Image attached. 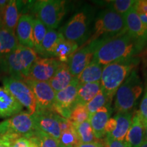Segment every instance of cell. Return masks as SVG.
<instances>
[{"instance_id":"bcb514c9","label":"cell","mask_w":147,"mask_h":147,"mask_svg":"<svg viewBox=\"0 0 147 147\" xmlns=\"http://www.w3.org/2000/svg\"><path fill=\"white\" fill-rule=\"evenodd\" d=\"M140 147H147V141H144V142L142 143V144Z\"/></svg>"},{"instance_id":"52a82bcc","label":"cell","mask_w":147,"mask_h":147,"mask_svg":"<svg viewBox=\"0 0 147 147\" xmlns=\"http://www.w3.org/2000/svg\"><path fill=\"white\" fill-rule=\"evenodd\" d=\"M32 10L48 29L59 26L66 13L65 1L61 0H40L33 2Z\"/></svg>"},{"instance_id":"f6af8a7d","label":"cell","mask_w":147,"mask_h":147,"mask_svg":"<svg viewBox=\"0 0 147 147\" xmlns=\"http://www.w3.org/2000/svg\"><path fill=\"white\" fill-rule=\"evenodd\" d=\"M30 142H31V147H39L35 142H32V141H31V140H30Z\"/></svg>"},{"instance_id":"30bf717a","label":"cell","mask_w":147,"mask_h":147,"mask_svg":"<svg viewBox=\"0 0 147 147\" xmlns=\"http://www.w3.org/2000/svg\"><path fill=\"white\" fill-rule=\"evenodd\" d=\"M30 87L36 103V111H53L55 102V92L49 82L26 79L24 80Z\"/></svg>"},{"instance_id":"ab89813d","label":"cell","mask_w":147,"mask_h":147,"mask_svg":"<svg viewBox=\"0 0 147 147\" xmlns=\"http://www.w3.org/2000/svg\"><path fill=\"white\" fill-rule=\"evenodd\" d=\"M77 147H104L103 142H100V141L90 143H80Z\"/></svg>"},{"instance_id":"1f68e13d","label":"cell","mask_w":147,"mask_h":147,"mask_svg":"<svg viewBox=\"0 0 147 147\" xmlns=\"http://www.w3.org/2000/svg\"><path fill=\"white\" fill-rule=\"evenodd\" d=\"M59 141L60 147H77L80 144L74 127L68 131L61 132Z\"/></svg>"},{"instance_id":"f1b7e54d","label":"cell","mask_w":147,"mask_h":147,"mask_svg":"<svg viewBox=\"0 0 147 147\" xmlns=\"http://www.w3.org/2000/svg\"><path fill=\"white\" fill-rule=\"evenodd\" d=\"M73 125L80 143H90L98 141L95 137L89 120L80 124H73Z\"/></svg>"},{"instance_id":"6da1fadb","label":"cell","mask_w":147,"mask_h":147,"mask_svg":"<svg viewBox=\"0 0 147 147\" xmlns=\"http://www.w3.org/2000/svg\"><path fill=\"white\" fill-rule=\"evenodd\" d=\"M143 47L127 31L116 36L100 38L93 60L103 66L117 61L134 57Z\"/></svg>"},{"instance_id":"d590c367","label":"cell","mask_w":147,"mask_h":147,"mask_svg":"<svg viewBox=\"0 0 147 147\" xmlns=\"http://www.w3.org/2000/svg\"><path fill=\"white\" fill-rule=\"evenodd\" d=\"M104 147H127L124 141H119L112 138L106 135V138L103 142Z\"/></svg>"},{"instance_id":"e0dca14e","label":"cell","mask_w":147,"mask_h":147,"mask_svg":"<svg viewBox=\"0 0 147 147\" xmlns=\"http://www.w3.org/2000/svg\"><path fill=\"white\" fill-rule=\"evenodd\" d=\"M144 141V122L138 111H136L132 115L131 126L124 142L127 147H140Z\"/></svg>"},{"instance_id":"836d02e7","label":"cell","mask_w":147,"mask_h":147,"mask_svg":"<svg viewBox=\"0 0 147 147\" xmlns=\"http://www.w3.org/2000/svg\"><path fill=\"white\" fill-rule=\"evenodd\" d=\"M136 1L134 0H115L110 1V9L121 15H125L133 8Z\"/></svg>"},{"instance_id":"44dd1931","label":"cell","mask_w":147,"mask_h":147,"mask_svg":"<svg viewBox=\"0 0 147 147\" xmlns=\"http://www.w3.org/2000/svg\"><path fill=\"white\" fill-rule=\"evenodd\" d=\"M74 78V77L71 74L67 64L62 63L54 76L49 81V83L55 93H57L68 87Z\"/></svg>"},{"instance_id":"7a4b0ae2","label":"cell","mask_w":147,"mask_h":147,"mask_svg":"<svg viewBox=\"0 0 147 147\" xmlns=\"http://www.w3.org/2000/svg\"><path fill=\"white\" fill-rule=\"evenodd\" d=\"M138 64V59L134 57L115 61L104 66L100 80L101 90L111 102L116 92Z\"/></svg>"},{"instance_id":"ffe728a7","label":"cell","mask_w":147,"mask_h":147,"mask_svg":"<svg viewBox=\"0 0 147 147\" xmlns=\"http://www.w3.org/2000/svg\"><path fill=\"white\" fill-rule=\"evenodd\" d=\"M132 113H117L115 117L116 119V127L112 133L106 134L112 138L119 141H124L127 134L129 129L132 121Z\"/></svg>"},{"instance_id":"e575fe53","label":"cell","mask_w":147,"mask_h":147,"mask_svg":"<svg viewBox=\"0 0 147 147\" xmlns=\"http://www.w3.org/2000/svg\"><path fill=\"white\" fill-rule=\"evenodd\" d=\"M3 142L7 147H31V142L29 139L23 136L16 138Z\"/></svg>"},{"instance_id":"7402d4cb","label":"cell","mask_w":147,"mask_h":147,"mask_svg":"<svg viewBox=\"0 0 147 147\" xmlns=\"http://www.w3.org/2000/svg\"><path fill=\"white\" fill-rule=\"evenodd\" d=\"M18 45L15 32H10L3 27L0 29V63Z\"/></svg>"},{"instance_id":"5b68a950","label":"cell","mask_w":147,"mask_h":147,"mask_svg":"<svg viewBox=\"0 0 147 147\" xmlns=\"http://www.w3.org/2000/svg\"><path fill=\"white\" fill-rule=\"evenodd\" d=\"M36 130L32 115L21 112L0 123V140L5 141L21 136L29 138Z\"/></svg>"},{"instance_id":"f35d334b","label":"cell","mask_w":147,"mask_h":147,"mask_svg":"<svg viewBox=\"0 0 147 147\" xmlns=\"http://www.w3.org/2000/svg\"><path fill=\"white\" fill-rule=\"evenodd\" d=\"M116 127V119L115 117L110 118L106 123L105 126V132L106 134L112 133L115 130Z\"/></svg>"},{"instance_id":"ac0fdd59","label":"cell","mask_w":147,"mask_h":147,"mask_svg":"<svg viewBox=\"0 0 147 147\" xmlns=\"http://www.w3.org/2000/svg\"><path fill=\"white\" fill-rule=\"evenodd\" d=\"M23 106L3 87H0V118L9 119L23 112Z\"/></svg>"},{"instance_id":"8fae6325","label":"cell","mask_w":147,"mask_h":147,"mask_svg":"<svg viewBox=\"0 0 147 147\" xmlns=\"http://www.w3.org/2000/svg\"><path fill=\"white\" fill-rule=\"evenodd\" d=\"M79 82L76 77H74L68 87L55 93V102L53 112L61 117L69 119L76 100Z\"/></svg>"},{"instance_id":"8d00e7d4","label":"cell","mask_w":147,"mask_h":147,"mask_svg":"<svg viewBox=\"0 0 147 147\" xmlns=\"http://www.w3.org/2000/svg\"><path fill=\"white\" fill-rule=\"evenodd\" d=\"M57 119L59 124L61 132L68 131V130L73 128V123L69 119L63 118V117H61L59 115H57Z\"/></svg>"},{"instance_id":"d6986e66","label":"cell","mask_w":147,"mask_h":147,"mask_svg":"<svg viewBox=\"0 0 147 147\" xmlns=\"http://www.w3.org/2000/svg\"><path fill=\"white\" fill-rule=\"evenodd\" d=\"M111 112L107 106L101 108L95 113L89 115V123L94 133L95 137L97 140L102 138L105 136V126Z\"/></svg>"},{"instance_id":"f546056e","label":"cell","mask_w":147,"mask_h":147,"mask_svg":"<svg viewBox=\"0 0 147 147\" xmlns=\"http://www.w3.org/2000/svg\"><path fill=\"white\" fill-rule=\"evenodd\" d=\"M28 139L36 143L39 147H60L58 140L38 129H36Z\"/></svg>"},{"instance_id":"ba28073f","label":"cell","mask_w":147,"mask_h":147,"mask_svg":"<svg viewBox=\"0 0 147 147\" xmlns=\"http://www.w3.org/2000/svg\"><path fill=\"white\" fill-rule=\"evenodd\" d=\"M90 23L89 14L84 10L80 11L69 20L60 32L65 40L75 42L78 46L82 45L89 37Z\"/></svg>"},{"instance_id":"b9f144b4","label":"cell","mask_w":147,"mask_h":147,"mask_svg":"<svg viewBox=\"0 0 147 147\" xmlns=\"http://www.w3.org/2000/svg\"><path fill=\"white\" fill-rule=\"evenodd\" d=\"M139 16L140 18L141 21H142L145 25H147V14H140V15H139Z\"/></svg>"},{"instance_id":"7bdbcfd3","label":"cell","mask_w":147,"mask_h":147,"mask_svg":"<svg viewBox=\"0 0 147 147\" xmlns=\"http://www.w3.org/2000/svg\"><path fill=\"white\" fill-rule=\"evenodd\" d=\"M3 14L1 11L0 10V29L3 28Z\"/></svg>"},{"instance_id":"4dcf8cb0","label":"cell","mask_w":147,"mask_h":147,"mask_svg":"<svg viewBox=\"0 0 147 147\" xmlns=\"http://www.w3.org/2000/svg\"><path fill=\"white\" fill-rule=\"evenodd\" d=\"M89 119V113L88 112L86 105L76 104L74 106L71 111L69 120L73 124H80Z\"/></svg>"},{"instance_id":"cb8c5ba5","label":"cell","mask_w":147,"mask_h":147,"mask_svg":"<svg viewBox=\"0 0 147 147\" xmlns=\"http://www.w3.org/2000/svg\"><path fill=\"white\" fill-rule=\"evenodd\" d=\"M20 16L21 14L18 8V1L15 0L9 1L3 12V28L12 32H15Z\"/></svg>"},{"instance_id":"9a60e30c","label":"cell","mask_w":147,"mask_h":147,"mask_svg":"<svg viewBox=\"0 0 147 147\" xmlns=\"http://www.w3.org/2000/svg\"><path fill=\"white\" fill-rule=\"evenodd\" d=\"M123 17L127 32L144 48L147 44V25L141 21L134 7Z\"/></svg>"},{"instance_id":"8992f818","label":"cell","mask_w":147,"mask_h":147,"mask_svg":"<svg viewBox=\"0 0 147 147\" xmlns=\"http://www.w3.org/2000/svg\"><path fill=\"white\" fill-rule=\"evenodd\" d=\"M125 31L126 29L123 16L108 8L97 15L93 27V34L84 45L100 39L101 37L114 36Z\"/></svg>"},{"instance_id":"c3c4849f","label":"cell","mask_w":147,"mask_h":147,"mask_svg":"<svg viewBox=\"0 0 147 147\" xmlns=\"http://www.w3.org/2000/svg\"><path fill=\"white\" fill-rule=\"evenodd\" d=\"M146 92H147V85H146Z\"/></svg>"},{"instance_id":"74e56055","label":"cell","mask_w":147,"mask_h":147,"mask_svg":"<svg viewBox=\"0 0 147 147\" xmlns=\"http://www.w3.org/2000/svg\"><path fill=\"white\" fill-rule=\"evenodd\" d=\"M136 12L138 15L147 14V0H138L134 5Z\"/></svg>"},{"instance_id":"7c38bea8","label":"cell","mask_w":147,"mask_h":147,"mask_svg":"<svg viewBox=\"0 0 147 147\" xmlns=\"http://www.w3.org/2000/svg\"><path fill=\"white\" fill-rule=\"evenodd\" d=\"M100 43V39H98L82 45L71 55L67 64L71 74L74 77L78 76L79 74L92 61Z\"/></svg>"},{"instance_id":"277c9868","label":"cell","mask_w":147,"mask_h":147,"mask_svg":"<svg viewBox=\"0 0 147 147\" xmlns=\"http://www.w3.org/2000/svg\"><path fill=\"white\" fill-rule=\"evenodd\" d=\"M142 91V80L135 69L116 92L115 107L117 113L130 112L136 106L137 101Z\"/></svg>"},{"instance_id":"9c48e42d","label":"cell","mask_w":147,"mask_h":147,"mask_svg":"<svg viewBox=\"0 0 147 147\" xmlns=\"http://www.w3.org/2000/svg\"><path fill=\"white\" fill-rule=\"evenodd\" d=\"M3 87L8 91L29 114L33 115L36 111V103L30 87L24 80L5 76L2 78Z\"/></svg>"},{"instance_id":"484cf974","label":"cell","mask_w":147,"mask_h":147,"mask_svg":"<svg viewBox=\"0 0 147 147\" xmlns=\"http://www.w3.org/2000/svg\"><path fill=\"white\" fill-rule=\"evenodd\" d=\"M101 90L100 82L79 84L75 105L80 104L86 105Z\"/></svg>"},{"instance_id":"5bb4252c","label":"cell","mask_w":147,"mask_h":147,"mask_svg":"<svg viewBox=\"0 0 147 147\" xmlns=\"http://www.w3.org/2000/svg\"><path fill=\"white\" fill-rule=\"evenodd\" d=\"M57 114L53 111H36L33 114L36 129L51 136L54 138L59 140L61 129L57 119Z\"/></svg>"},{"instance_id":"681fc988","label":"cell","mask_w":147,"mask_h":147,"mask_svg":"<svg viewBox=\"0 0 147 147\" xmlns=\"http://www.w3.org/2000/svg\"><path fill=\"white\" fill-rule=\"evenodd\" d=\"M146 55H147V48H146Z\"/></svg>"},{"instance_id":"d6a6232c","label":"cell","mask_w":147,"mask_h":147,"mask_svg":"<svg viewBox=\"0 0 147 147\" xmlns=\"http://www.w3.org/2000/svg\"><path fill=\"white\" fill-rule=\"evenodd\" d=\"M108 103H110L106 95L102 90L99 91V93L93 97L91 101L86 104V107L87 108L89 115L93 114L97 110L100 109L101 108L106 106Z\"/></svg>"},{"instance_id":"60d3db41","label":"cell","mask_w":147,"mask_h":147,"mask_svg":"<svg viewBox=\"0 0 147 147\" xmlns=\"http://www.w3.org/2000/svg\"><path fill=\"white\" fill-rule=\"evenodd\" d=\"M9 2L8 0H0V10L1 11V12H3V11L5 10V8H6L7 5Z\"/></svg>"},{"instance_id":"83f0119b","label":"cell","mask_w":147,"mask_h":147,"mask_svg":"<svg viewBox=\"0 0 147 147\" xmlns=\"http://www.w3.org/2000/svg\"><path fill=\"white\" fill-rule=\"evenodd\" d=\"M48 29L47 27L36 18H34L33 22V39H34V50L37 54L40 55L42 43Z\"/></svg>"},{"instance_id":"d4e9b609","label":"cell","mask_w":147,"mask_h":147,"mask_svg":"<svg viewBox=\"0 0 147 147\" xmlns=\"http://www.w3.org/2000/svg\"><path fill=\"white\" fill-rule=\"evenodd\" d=\"M103 67L104 66L100 65L95 61L92 60L91 63L76 77L79 84L100 82Z\"/></svg>"},{"instance_id":"ee69618b","label":"cell","mask_w":147,"mask_h":147,"mask_svg":"<svg viewBox=\"0 0 147 147\" xmlns=\"http://www.w3.org/2000/svg\"><path fill=\"white\" fill-rule=\"evenodd\" d=\"M144 140L147 141V123H144Z\"/></svg>"},{"instance_id":"4316f807","label":"cell","mask_w":147,"mask_h":147,"mask_svg":"<svg viewBox=\"0 0 147 147\" xmlns=\"http://www.w3.org/2000/svg\"><path fill=\"white\" fill-rule=\"evenodd\" d=\"M62 34L60 32H57L55 29H48L45 38L42 43L41 53L42 57H53V51L57 45L59 40Z\"/></svg>"},{"instance_id":"2e32d148","label":"cell","mask_w":147,"mask_h":147,"mask_svg":"<svg viewBox=\"0 0 147 147\" xmlns=\"http://www.w3.org/2000/svg\"><path fill=\"white\" fill-rule=\"evenodd\" d=\"M33 22L34 17L32 15L28 14H21L18 19L15 34L18 45L34 50Z\"/></svg>"},{"instance_id":"4fadbf2b","label":"cell","mask_w":147,"mask_h":147,"mask_svg":"<svg viewBox=\"0 0 147 147\" xmlns=\"http://www.w3.org/2000/svg\"><path fill=\"white\" fill-rule=\"evenodd\" d=\"M61 63L54 57H38L31 67L27 79L49 82Z\"/></svg>"},{"instance_id":"7dc6e473","label":"cell","mask_w":147,"mask_h":147,"mask_svg":"<svg viewBox=\"0 0 147 147\" xmlns=\"http://www.w3.org/2000/svg\"><path fill=\"white\" fill-rule=\"evenodd\" d=\"M0 147H7V146H5L4 143H3V142H1V141L0 140Z\"/></svg>"},{"instance_id":"603a6c76","label":"cell","mask_w":147,"mask_h":147,"mask_svg":"<svg viewBox=\"0 0 147 147\" xmlns=\"http://www.w3.org/2000/svg\"><path fill=\"white\" fill-rule=\"evenodd\" d=\"M78 48L79 46L76 43L68 41L61 36L57 45L55 48L53 57L61 63H67L69 59L71 57L74 53L78 50Z\"/></svg>"},{"instance_id":"3957f363","label":"cell","mask_w":147,"mask_h":147,"mask_svg":"<svg viewBox=\"0 0 147 147\" xmlns=\"http://www.w3.org/2000/svg\"><path fill=\"white\" fill-rule=\"evenodd\" d=\"M38 54L29 48L18 45L0 63V68L8 76L25 80L28 78L31 67Z\"/></svg>"}]
</instances>
